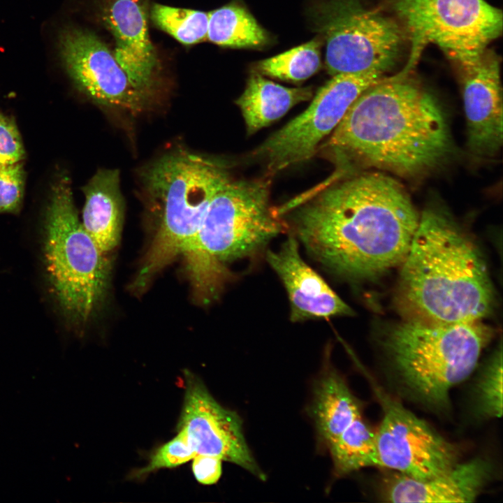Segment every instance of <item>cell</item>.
Listing matches in <instances>:
<instances>
[{"instance_id": "cell-1", "label": "cell", "mask_w": 503, "mask_h": 503, "mask_svg": "<svg viewBox=\"0 0 503 503\" xmlns=\"http://www.w3.org/2000/svg\"><path fill=\"white\" fill-rule=\"evenodd\" d=\"M282 209L290 214L292 234L318 262L355 279L402 262L420 218L404 187L372 170L320 184Z\"/></svg>"}, {"instance_id": "cell-2", "label": "cell", "mask_w": 503, "mask_h": 503, "mask_svg": "<svg viewBox=\"0 0 503 503\" xmlns=\"http://www.w3.org/2000/svg\"><path fill=\"white\" fill-rule=\"evenodd\" d=\"M408 73L365 90L321 144L335 166L324 184L372 170L421 179L452 160L456 147L443 107Z\"/></svg>"}, {"instance_id": "cell-3", "label": "cell", "mask_w": 503, "mask_h": 503, "mask_svg": "<svg viewBox=\"0 0 503 503\" xmlns=\"http://www.w3.org/2000/svg\"><path fill=\"white\" fill-rule=\"evenodd\" d=\"M400 296L413 318L456 323L490 313L493 289L474 245L442 207L420 215L402 261Z\"/></svg>"}, {"instance_id": "cell-4", "label": "cell", "mask_w": 503, "mask_h": 503, "mask_svg": "<svg viewBox=\"0 0 503 503\" xmlns=\"http://www.w3.org/2000/svg\"><path fill=\"white\" fill-rule=\"evenodd\" d=\"M480 321L444 323L409 319L384 340L392 376L409 398L446 409L451 389L473 372L491 337Z\"/></svg>"}, {"instance_id": "cell-5", "label": "cell", "mask_w": 503, "mask_h": 503, "mask_svg": "<svg viewBox=\"0 0 503 503\" xmlns=\"http://www.w3.org/2000/svg\"><path fill=\"white\" fill-rule=\"evenodd\" d=\"M271 177H231L211 200L199 229L184 251L189 270L208 297L215 296L226 265L250 257L289 229L270 203Z\"/></svg>"}, {"instance_id": "cell-6", "label": "cell", "mask_w": 503, "mask_h": 503, "mask_svg": "<svg viewBox=\"0 0 503 503\" xmlns=\"http://www.w3.org/2000/svg\"><path fill=\"white\" fill-rule=\"evenodd\" d=\"M231 177L221 161L187 151L168 153L145 168L144 191L159 222L136 279V286H144L156 272L183 254L213 196Z\"/></svg>"}, {"instance_id": "cell-7", "label": "cell", "mask_w": 503, "mask_h": 503, "mask_svg": "<svg viewBox=\"0 0 503 503\" xmlns=\"http://www.w3.org/2000/svg\"><path fill=\"white\" fill-rule=\"evenodd\" d=\"M45 218L43 258L51 290L64 316L83 325L105 296L110 268L78 217L67 177L54 186Z\"/></svg>"}, {"instance_id": "cell-8", "label": "cell", "mask_w": 503, "mask_h": 503, "mask_svg": "<svg viewBox=\"0 0 503 503\" xmlns=\"http://www.w3.org/2000/svg\"><path fill=\"white\" fill-rule=\"evenodd\" d=\"M410 42L409 71L429 44L454 63L471 61L502 31V13L485 0H389Z\"/></svg>"}, {"instance_id": "cell-9", "label": "cell", "mask_w": 503, "mask_h": 503, "mask_svg": "<svg viewBox=\"0 0 503 503\" xmlns=\"http://www.w3.org/2000/svg\"><path fill=\"white\" fill-rule=\"evenodd\" d=\"M326 44V66L333 76L376 71L384 74L400 57L407 38L400 24L359 0H328L313 12Z\"/></svg>"}, {"instance_id": "cell-10", "label": "cell", "mask_w": 503, "mask_h": 503, "mask_svg": "<svg viewBox=\"0 0 503 503\" xmlns=\"http://www.w3.org/2000/svg\"><path fill=\"white\" fill-rule=\"evenodd\" d=\"M376 71L332 76L314 96L309 107L265 140L252 156L265 168V176L309 160L319 145L342 120L365 90L384 78Z\"/></svg>"}, {"instance_id": "cell-11", "label": "cell", "mask_w": 503, "mask_h": 503, "mask_svg": "<svg viewBox=\"0 0 503 503\" xmlns=\"http://www.w3.org/2000/svg\"><path fill=\"white\" fill-rule=\"evenodd\" d=\"M383 416L376 431L381 467L418 480L440 475L458 462L457 448L386 393L370 377Z\"/></svg>"}, {"instance_id": "cell-12", "label": "cell", "mask_w": 503, "mask_h": 503, "mask_svg": "<svg viewBox=\"0 0 503 503\" xmlns=\"http://www.w3.org/2000/svg\"><path fill=\"white\" fill-rule=\"evenodd\" d=\"M59 50L76 86L96 103L139 112L147 94L132 82L112 51L94 34L67 27L60 34Z\"/></svg>"}, {"instance_id": "cell-13", "label": "cell", "mask_w": 503, "mask_h": 503, "mask_svg": "<svg viewBox=\"0 0 503 503\" xmlns=\"http://www.w3.org/2000/svg\"><path fill=\"white\" fill-rule=\"evenodd\" d=\"M185 392L177 425L196 454L217 457L246 469L261 480L265 475L252 454L242 420L222 407L195 374L185 373Z\"/></svg>"}, {"instance_id": "cell-14", "label": "cell", "mask_w": 503, "mask_h": 503, "mask_svg": "<svg viewBox=\"0 0 503 503\" xmlns=\"http://www.w3.org/2000/svg\"><path fill=\"white\" fill-rule=\"evenodd\" d=\"M455 64L461 87L468 150L476 158L491 159L501 150L503 142L499 58L486 48L474 60Z\"/></svg>"}, {"instance_id": "cell-15", "label": "cell", "mask_w": 503, "mask_h": 503, "mask_svg": "<svg viewBox=\"0 0 503 503\" xmlns=\"http://www.w3.org/2000/svg\"><path fill=\"white\" fill-rule=\"evenodd\" d=\"M266 259L286 291L292 321L352 314L350 307L302 259L293 234L278 250H268Z\"/></svg>"}, {"instance_id": "cell-16", "label": "cell", "mask_w": 503, "mask_h": 503, "mask_svg": "<svg viewBox=\"0 0 503 503\" xmlns=\"http://www.w3.org/2000/svg\"><path fill=\"white\" fill-rule=\"evenodd\" d=\"M101 18L115 40L116 59L134 85L147 94L157 68L148 32L145 0H104Z\"/></svg>"}, {"instance_id": "cell-17", "label": "cell", "mask_w": 503, "mask_h": 503, "mask_svg": "<svg viewBox=\"0 0 503 503\" xmlns=\"http://www.w3.org/2000/svg\"><path fill=\"white\" fill-rule=\"evenodd\" d=\"M492 476L491 464L481 458L458 462L447 472L426 480L397 473L386 482L384 497L390 502H472Z\"/></svg>"}, {"instance_id": "cell-18", "label": "cell", "mask_w": 503, "mask_h": 503, "mask_svg": "<svg viewBox=\"0 0 503 503\" xmlns=\"http://www.w3.org/2000/svg\"><path fill=\"white\" fill-rule=\"evenodd\" d=\"M83 192L82 224L105 254L117 246L121 235L124 207L119 170H99L84 187Z\"/></svg>"}, {"instance_id": "cell-19", "label": "cell", "mask_w": 503, "mask_h": 503, "mask_svg": "<svg viewBox=\"0 0 503 503\" xmlns=\"http://www.w3.org/2000/svg\"><path fill=\"white\" fill-rule=\"evenodd\" d=\"M312 96L310 87L280 85L253 72L245 88L235 100L242 113L247 134L253 135L283 117L292 107Z\"/></svg>"}, {"instance_id": "cell-20", "label": "cell", "mask_w": 503, "mask_h": 503, "mask_svg": "<svg viewBox=\"0 0 503 503\" xmlns=\"http://www.w3.org/2000/svg\"><path fill=\"white\" fill-rule=\"evenodd\" d=\"M310 409L318 434L327 446L361 416L360 404L346 381L329 364L314 386Z\"/></svg>"}, {"instance_id": "cell-21", "label": "cell", "mask_w": 503, "mask_h": 503, "mask_svg": "<svg viewBox=\"0 0 503 503\" xmlns=\"http://www.w3.org/2000/svg\"><path fill=\"white\" fill-rule=\"evenodd\" d=\"M207 39L222 47L256 48L269 36L244 5L233 2L209 13Z\"/></svg>"}, {"instance_id": "cell-22", "label": "cell", "mask_w": 503, "mask_h": 503, "mask_svg": "<svg viewBox=\"0 0 503 503\" xmlns=\"http://www.w3.org/2000/svg\"><path fill=\"white\" fill-rule=\"evenodd\" d=\"M337 475H344L367 467H380L376 431L356 418L328 445Z\"/></svg>"}, {"instance_id": "cell-23", "label": "cell", "mask_w": 503, "mask_h": 503, "mask_svg": "<svg viewBox=\"0 0 503 503\" xmlns=\"http://www.w3.org/2000/svg\"><path fill=\"white\" fill-rule=\"evenodd\" d=\"M323 44V39L319 34L305 43L256 62L254 68L263 75L281 80L304 81L320 68Z\"/></svg>"}, {"instance_id": "cell-24", "label": "cell", "mask_w": 503, "mask_h": 503, "mask_svg": "<svg viewBox=\"0 0 503 503\" xmlns=\"http://www.w3.org/2000/svg\"><path fill=\"white\" fill-rule=\"evenodd\" d=\"M154 24L184 45L207 39L209 13L154 4L151 10Z\"/></svg>"}, {"instance_id": "cell-25", "label": "cell", "mask_w": 503, "mask_h": 503, "mask_svg": "<svg viewBox=\"0 0 503 503\" xmlns=\"http://www.w3.org/2000/svg\"><path fill=\"white\" fill-rule=\"evenodd\" d=\"M481 414L487 418L502 415V350L501 345L483 369L477 385Z\"/></svg>"}, {"instance_id": "cell-26", "label": "cell", "mask_w": 503, "mask_h": 503, "mask_svg": "<svg viewBox=\"0 0 503 503\" xmlns=\"http://www.w3.org/2000/svg\"><path fill=\"white\" fill-rule=\"evenodd\" d=\"M196 455L186 432L178 430L177 435L159 448L147 465L138 470L136 476L139 477L161 469L176 467L192 460Z\"/></svg>"}, {"instance_id": "cell-27", "label": "cell", "mask_w": 503, "mask_h": 503, "mask_svg": "<svg viewBox=\"0 0 503 503\" xmlns=\"http://www.w3.org/2000/svg\"><path fill=\"white\" fill-rule=\"evenodd\" d=\"M21 162L0 165V213L15 212L20 208L24 189Z\"/></svg>"}, {"instance_id": "cell-28", "label": "cell", "mask_w": 503, "mask_h": 503, "mask_svg": "<svg viewBox=\"0 0 503 503\" xmlns=\"http://www.w3.org/2000/svg\"><path fill=\"white\" fill-rule=\"evenodd\" d=\"M24 149L14 122L5 117L0 120V165L22 162Z\"/></svg>"}, {"instance_id": "cell-29", "label": "cell", "mask_w": 503, "mask_h": 503, "mask_svg": "<svg viewBox=\"0 0 503 503\" xmlns=\"http://www.w3.org/2000/svg\"><path fill=\"white\" fill-rule=\"evenodd\" d=\"M192 471L198 482L212 485L221 475V460L214 456L196 454L192 459Z\"/></svg>"}, {"instance_id": "cell-30", "label": "cell", "mask_w": 503, "mask_h": 503, "mask_svg": "<svg viewBox=\"0 0 503 503\" xmlns=\"http://www.w3.org/2000/svg\"><path fill=\"white\" fill-rule=\"evenodd\" d=\"M6 117L0 112V120L3 119Z\"/></svg>"}]
</instances>
